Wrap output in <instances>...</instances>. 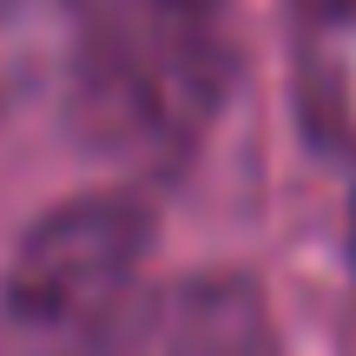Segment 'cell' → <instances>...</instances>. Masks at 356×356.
Segmentation results:
<instances>
[{"instance_id":"obj_1","label":"cell","mask_w":356,"mask_h":356,"mask_svg":"<svg viewBox=\"0 0 356 356\" xmlns=\"http://www.w3.org/2000/svg\"><path fill=\"white\" fill-rule=\"evenodd\" d=\"M152 204L132 191H79L26 225L0 270V310L40 343H92L139 284Z\"/></svg>"},{"instance_id":"obj_2","label":"cell","mask_w":356,"mask_h":356,"mask_svg":"<svg viewBox=\"0 0 356 356\" xmlns=\"http://www.w3.org/2000/svg\"><path fill=\"white\" fill-rule=\"evenodd\" d=\"M92 356H277V317L244 270H178L132 284L99 323Z\"/></svg>"},{"instance_id":"obj_3","label":"cell","mask_w":356,"mask_h":356,"mask_svg":"<svg viewBox=\"0 0 356 356\" xmlns=\"http://www.w3.org/2000/svg\"><path fill=\"white\" fill-rule=\"evenodd\" d=\"M291 40H297V99H304L310 139L337 145L350 126V40H356V0H291Z\"/></svg>"},{"instance_id":"obj_4","label":"cell","mask_w":356,"mask_h":356,"mask_svg":"<svg viewBox=\"0 0 356 356\" xmlns=\"http://www.w3.org/2000/svg\"><path fill=\"white\" fill-rule=\"evenodd\" d=\"M165 13H178V20H204V13H218L225 0H159Z\"/></svg>"},{"instance_id":"obj_5","label":"cell","mask_w":356,"mask_h":356,"mask_svg":"<svg viewBox=\"0 0 356 356\" xmlns=\"http://www.w3.org/2000/svg\"><path fill=\"white\" fill-rule=\"evenodd\" d=\"M20 13H33V0H0V26H13Z\"/></svg>"},{"instance_id":"obj_6","label":"cell","mask_w":356,"mask_h":356,"mask_svg":"<svg viewBox=\"0 0 356 356\" xmlns=\"http://www.w3.org/2000/svg\"><path fill=\"white\" fill-rule=\"evenodd\" d=\"M350 244H356V204H350Z\"/></svg>"}]
</instances>
